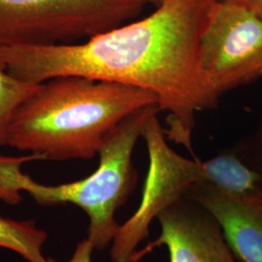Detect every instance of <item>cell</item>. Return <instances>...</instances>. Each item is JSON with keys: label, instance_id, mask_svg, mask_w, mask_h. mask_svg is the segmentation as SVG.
Segmentation results:
<instances>
[{"label": "cell", "instance_id": "6da1fadb", "mask_svg": "<svg viewBox=\"0 0 262 262\" xmlns=\"http://www.w3.org/2000/svg\"><path fill=\"white\" fill-rule=\"evenodd\" d=\"M215 1L164 0L150 16L84 43L0 47V66L32 84L79 76L150 92L159 112L166 113V138L194 156L195 116L220 100L199 62L200 38Z\"/></svg>", "mask_w": 262, "mask_h": 262}, {"label": "cell", "instance_id": "52a82bcc", "mask_svg": "<svg viewBox=\"0 0 262 262\" xmlns=\"http://www.w3.org/2000/svg\"><path fill=\"white\" fill-rule=\"evenodd\" d=\"M159 237L134 253L139 262L156 249L165 246L169 262H236L223 228L205 207L187 197L158 215Z\"/></svg>", "mask_w": 262, "mask_h": 262}, {"label": "cell", "instance_id": "8992f818", "mask_svg": "<svg viewBox=\"0 0 262 262\" xmlns=\"http://www.w3.org/2000/svg\"><path fill=\"white\" fill-rule=\"evenodd\" d=\"M199 62L219 97L261 77V18L240 5L216 0L200 38Z\"/></svg>", "mask_w": 262, "mask_h": 262}, {"label": "cell", "instance_id": "7a4b0ae2", "mask_svg": "<svg viewBox=\"0 0 262 262\" xmlns=\"http://www.w3.org/2000/svg\"><path fill=\"white\" fill-rule=\"evenodd\" d=\"M150 106H158V98L145 90L79 76L56 77L40 84L19 106L7 146L45 160H89L120 122Z\"/></svg>", "mask_w": 262, "mask_h": 262}, {"label": "cell", "instance_id": "7c38bea8", "mask_svg": "<svg viewBox=\"0 0 262 262\" xmlns=\"http://www.w3.org/2000/svg\"><path fill=\"white\" fill-rule=\"evenodd\" d=\"M45 160L40 155L30 154L24 157L0 156V199L9 204H18L21 201L20 191L26 174L20 171V166L29 161Z\"/></svg>", "mask_w": 262, "mask_h": 262}, {"label": "cell", "instance_id": "277c9868", "mask_svg": "<svg viewBox=\"0 0 262 262\" xmlns=\"http://www.w3.org/2000/svg\"><path fill=\"white\" fill-rule=\"evenodd\" d=\"M146 0H0V47L71 44L135 18Z\"/></svg>", "mask_w": 262, "mask_h": 262}, {"label": "cell", "instance_id": "2e32d148", "mask_svg": "<svg viewBox=\"0 0 262 262\" xmlns=\"http://www.w3.org/2000/svg\"><path fill=\"white\" fill-rule=\"evenodd\" d=\"M148 3H151V4H154V5H156V6H159V4H161L164 0H146Z\"/></svg>", "mask_w": 262, "mask_h": 262}, {"label": "cell", "instance_id": "ba28073f", "mask_svg": "<svg viewBox=\"0 0 262 262\" xmlns=\"http://www.w3.org/2000/svg\"><path fill=\"white\" fill-rule=\"evenodd\" d=\"M186 197L214 215L237 260L262 262V195L237 196L198 183Z\"/></svg>", "mask_w": 262, "mask_h": 262}, {"label": "cell", "instance_id": "5b68a950", "mask_svg": "<svg viewBox=\"0 0 262 262\" xmlns=\"http://www.w3.org/2000/svg\"><path fill=\"white\" fill-rule=\"evenodd\" d=\"M142 137L149 154L148 174L140 205L120 225L114 237L110 249L113 262H132L139 245L149 236L151 222L186 196L191 186L206 181L203 161L184 158L169 147L158 113L145 123Z\"/></svg>", "mask_w": 262, "mask_h": 262}, {"label": "cell", "instance_id": "9a60e30c", "mask_svg": "<svg viewBox=\"0 0 262 262\" xmlns=\"http://www.w3.org/2000/svg\"><path fill=\"white\" fill-rule=\"evenodd\" d=\"M225 2L234 3L245 7L246 9L252 11L255 15H257L262 19V0H221Z\"/></svg>", "mask_w": 262, "mask_h": 262}, {"label": "cell", "instance_id": "8fae6325", "mask_svg": "<svg viewBox=\"0 0 262 262\" xmlns=\"http://www.w3.org/2000/svg\"><path fill=\"white\" fill-rule=\"evenodd\" d=\"M40 84L21 81L0 66V147L7 146L13 117L19 106L36 94Z\"/></svg>", "mask_w": 262, "mask_h": 262}, {"label": "cell", "instance_id": "30bf717a", "mask_svg": "<svg viewBox=\"0 0 262 262\" xmlns=\"http://www.w3.org/2000/svg\"><path fill=\"white\" fill-rule=\"evenodd\" d=\"M48 233L34 221H16L0 215V248L19 254L28 262H45L42 249Z\"/></svg>", "mask_w": 262, "mask_h": 262}, {"label": "cell", "instance_id": "9c48e42d", "mask_svg": "<svg viewBox=\"0 0 262 262\" xmlns=\"http://www.w3.org/2000/svg\"><path fill=\"white\" fill-rule=\"evenodd\" d=\"M205 184L237 196L262 195L260 177L237 155L233 147L203 161Z\"/></svg>", "mask_w": 262, "mask_h": 262}, {"label": "cell", "instance_id": "4fadbf2b", "mask_svg": "<svg viewBox=\"0 0 262 262\" xmlns=\"http://www.w3.org/2000/svg\"><path fill=\"white\" fill-rule=\"evenodd\" d=\"M240 159L260 177L262 182V118L255 130L232 146Z\"/></svg>", "mask_w": 262, "mask_h": 262}, {"label": "cell", "instance_id": "3957f363", "mask_svg": "<svg viewBox=\"0 0 262 262\" xmlns=\"http://www.w3.org/2000/svg\"><path fill=\"white\" fill-rule=\"evenodd\" d=\"M159 112L158 106H150L120 122L104 141L98 151V167L90 176L72 183L46 186L27 175L23 190L41 206L70 203L81 208L90 220L88 238L95 250L106 249L111 246L120 226L115 214L126 202L137 183L132 162L135 145L145 123Z\"/></svg>", "mask_w": 262, "mask_h": 262}, {"label": "cell", "instance_id": "5bb4252c", "mask_svg": "<svg viewBox=\"0 0 262 262\" xmlns=\"http://www.w3.org/2000/svg\"><path fill=\"white\" fill-rule=\"evenodd\" d=\"M94 245L91 240L86 237L84 240L80 241L76 246L75 251L71 258L66 262H93L92 253L94 252ZM45 262H60L53 258H47Z\"/></svg>", "mask_w": 262, "mask_h": 262}]
</instances>
